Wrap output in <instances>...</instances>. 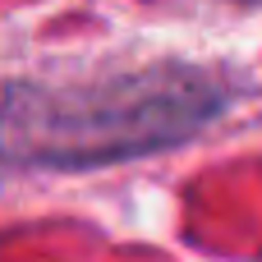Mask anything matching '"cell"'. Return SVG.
I'll return each mask as SVG.
<instances>
[{
  "instance_id": "obj_1",
  "label": "cell",
  "mask_w": 262,
  "mask_h": 262,
  "mask_svg": "<svg viewBox=\"0 0 262 262\" xmlns=\"http://www.w3.org/2000/svg\"><path fill=\"white\" fill-rule=\"evenodd\" d=\"M226 111V83L152 64L78 83H28L0 106V157L23 166H101L175 147Z\"/></svg>"
}]
</instances>
